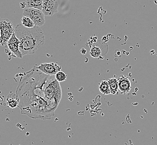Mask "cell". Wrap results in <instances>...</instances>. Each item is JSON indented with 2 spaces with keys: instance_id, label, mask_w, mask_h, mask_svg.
Wrapping results in <instances>:
<instances>
[{
  "instance_id": "6da1fadb",
  "label": "cell",
  "mask_w": 157,
  "mask_h": 145,
  "mask_svg": "<svg viewBox=\"0 0 157 145\" xmlns=\"http://www.w3.org/2000/svg\"><path fill=\"white\" fill-rule=\"evenodd\" d=\"M16 93L21 113L33 119L50 120L62 97L59 82L34 66L22 73Z\"/></svg>"
},
{
  "instance_id": "8992f818",
  "label": "cell",
  "mask_w": 157,
  "mask_h": 145,
  "mask_svg": "<svg viewBox=\"0 0 157 145\" xmlns=\"http://www.w3.org/2000/svg\"><path fill=\"white\" fill-rule=\"evenodd\" d=\"M39 70L48 76H55L57 72L61 70V66L56 63H48L41 64L37 66Z\"/></svg>"
},
{
  "instance_id": "5b68a950",
  "label": "cell",
  "mask_w": 157,
  "mask_h": 145,
  "mask_svg": "<svg viewBox=\"0 0 157 145\" xmlns=\"http://www.w3.org/2000/svg\"><path fill=\"white\" fill-rule=\"evenodd\" d=\"M59 3L57 0H43L42 12L45 16H52L58 11Z\"/></svg>"
},
{
  "instance_id": "ba28073f",
  "label": "cell",
  "mask_w": 157,
  "mask_h": 145,
  "mask_svg": "<svg viewBox=\"0 0 157 145\" xmlns=\"http://www.w3.org/2000/svg\"><path fill=\"white\" fill-rule=\"evenodd\" d=\"M117 79L118 81L119 90L120 93L124 95L129 93L132 87L129 78L124 75H121Z\"/></svg>"
},
{
  "instance_id": "7c38bea8",
  "label": "cell",
  "mask_w": 157,
  "mask_h": 145,
  "mask_svg": "<svg viewBox=\"0 0 157 145\" xmlns=\"http://www.w3.org/2000/svg\"><path fill=\"white\" fill-rule=\"evenodd\" d=\"M99 91L104 95H110V88L108 82L106 80H102L99 84Z\"/></svg>"
},
{
  "instance_id": "52a82bcc",
  "label": "cell",
  "mask_w": 157,
  "mask_h": 145,
  "mask_svg": "<svg viewBox=\"0 0 157 145\" xmlns=\"http://www.w3.org/2000/svg\"><path fill=\"white\" fill-rule=\"evenodd\" d=\"M20 43V40L18 39V38L16 37L15 33H14L7 42V45L9 47L10 50L15 55V57L18 58L22 59L23 56L19 48Z\"/></svg>"
},
{
  "instance_id": "9c48e42d",
  "label": "cell",
  "mask_w": 157,
  "mask_h": 145,
  "mask_svg": "<svg viewBox=\"0 0 157 145\" xmlns=\"http://www.w3.org/2000/svg\"><path fill=\"white\" fill-rule=\"evenodd\" d=\"M19 98L16 93H11L7 95L6 99L7 105L10 108H15L18 107Z\"/></svg>"
},
{
  "instance_id": "9a60e30c",
  "label": "cell",
  "mask_w": 157,
  "mask_h": 145,
  "mask_svg": "<svg viewBox=\"0 0 157 145\" xmlns=\"http://www.w3.org/2000/svg\"><path fill=\"white\" fill-rule=\"evenodd\" d=\"M55 78L58 82H63L66 80L67 79V75L65 72H63L62 71H60L57 72L55 75Z\"/></svg>"
},
{
  "instance_id": "8fae6325",
  "label": "cell",
  "mask_w": 157,
  "mask_h": 145,
  "mask_svg": "<svg viewBox=\"0 0 157 145\" xmlns=\"http://www.w3.org/2000/svg\"><path fill=\"white\" fill-rule=\"evenodd\" d=\"M109 88H110V92L112 95H116L117 93L119 91V86H118V81L117 79L115 78H110L107 80Z\"/></svg>"
},
{
  "instance_id": "3957f363",
  "label": "cell",
  "mask_w": 157,
  "mask_h": 145,
  "mask_svg": "<svg viewBox=\"0 0 157 145\" xmlns=\"http://www.w3.org/2000/svg\"><path fill=\"white\" fill-rule=\"evenodd\" d=\"M15 33L13 23L7 19H0V45L6 46L12 35Z\"/></svg>"
},
{
  "instance_id": "4fadbf2b",
  "label": "cell",
  "mask_w": 157,
  "mask_h": 145,
  "mask_svg": "<svg viewBox=\"0 0 157 145\" xmlns=\"http://www.w3.org/2000/svg\"><path fill=\"white\" fill-rule=\"evenodd\" d=\"M21 24L26 28H33L35 25L32 19L27 16H23L21 19Z\"/></svg>"
},
{
  "instance_id": "30bf717a",
  "label": "cell",
  "mask_w": 157,
  "mask_h": 145,
  "mask_svg": "<svg viewBox=\"0 0 157 145\" xmlns=\"http://www.w3.org/2000/svg\"><path fill=\"white\" fill-rule=\"evenodd\" d=\"M43 0H26V8H34L42 10Z\"/></svg>"
},
{
  "instance_id": "277c9868",
  "label": "cell",
  "mask_w": 157,
  "mask_h": 145,
  "mask_svg": "<svg viewBox=\"0 0 157 145\" xmlns=\"http://www.w3.org/2000/svg\"><path fill=\"white\" fill-rule=\"evenodd\" d=\"M23 16H27L32 19L35 25L42 26L45 22V15L41 10L34 8H26L23 12Z\"/></svg>"
},
{
  "instance_id": "5bb4252c",
  "label": "cell",
  "mask_w": 157,
  "mask_h": 145,
  "mask_svg": "<svg viewBox=\"0 0 157 145\" xmlns=\"http://www.w3.org/2000/svg\"><path fill=\"white\" fill-rule=\"evenodd\" d=\"M90 54L91 56L94 58H98L101 55V51L100 49L97 46H94L91 48Z\"/></svg>"
},
{
  "instance_id": "7a4b0ae2",
  "label": "cell",
  "mask_w": 157,
  "mask_h": 145,
  "mask_svg": "<svg viewBox=\"0 0 157 145\" xmlns=\"http://www.w3.org/2000/svg\"><path fill=\"white\" fill-rule=\"evenodd\" d=\"M15 33L20 42L19 48L23 57L35 54L45 42L44 32L39 26L26 28L19 24L15 28Z\"/></svg>"
}]
</instances>
